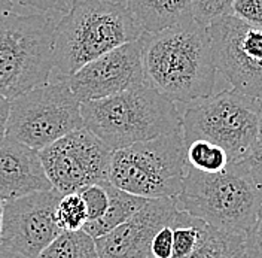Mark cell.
<instances>
[{
    "mask_svg": "<svg viewBox=\"0 0 262 258\" xmlns=\"http://www.w3.org/2000/svg\"><path fill=\"white\" fill-rule=\"evenodd\" d=\"M146 82L178 103L212 94L216 82L209 26L196 19L140 37Z\"/></svg>",
    "mask_w": 262,
    "mask_h": 258,
    "instance_id": "cell-1",
    "label": "cell"
},
{
    "mask_svg": "<svg viewBox=\"0 0 262 258\" xmlns=\"http://www.w3.org/2000/svg\"><path fill=\"white\" fill-rule=\"evenodd\" d=\"M124 0H76L57 23L52 81H66L85 65L142 37Z\"/></svg>",
    "mask_w": 262,
    "mask_h": 258,
    "instance_id": "cell-2",
    "label": "cell"
},
{
    "mask_svg": "<svg viewBox=\"0 0 262 258\" xmlns=\"http://www.w3.org/2000/svg\"><path fill=\"white\" fill-rule=\"evenodd\" d=\"M81 112L85 127L112 151L182 129L174 102L147 82L115 96L81 102Z\"/></svg>",
    "mask_w": 262,
    "mask_h": 258,
    "instance_id": "cell-3",
    "label": "cell"
},
{
    "mask_svg": "<svg viewBox=\"0 0 262 258\" xmlns=\"http://www.w3.org/2000/svg\"><path fill=\"white\" fill-rule=\"evenodd\" d=\"M174 202L180 210L217 230L246 234L256 221L262 193L240 162L229 164L219 173H204L189 167L185 187Z\"/></svg>",
    "mask_w": 262,
    "mask_h": 258,
    "instance_id": "cell-4",
    "label": "cell"
},
{
    "mask_svg": "<svg viewBox=\"0 0 262 258\" xmlns=\"http://www.w3.org/2000/svg\"><path fill=\"white\" fill-rule=\"evenodd\" d=\"M54 14H0V96L15 98L51 81Z\"/></svg>",
    "mask_w": 262,
    "mask_h": 258,
    "instance_id": "cell-5",
    "label": "cell"
},
{
    "mask_svg": "<svg viewBox=\"0 0 262 258\" xmlns=\"http://www.w3.org/2000/svg\"><path fill=\"white\" fill-rule=\"evenodd\" d=\"M189 164L182 129L112 151L109 182L143 199L178 197Z\"/></svg>",
    "mask_w": 262,
    "mask_h": 258,
    "instance_id": "cell-6",
    "label": "cell"
},
{
    "mask_svg": "<svg viewBox=\"0 0 262 258\" xmlns=\"http://www.w3.org/2000/svg\"><path fill=\"white\" fill-rule=\"evenodd\" d=\"M185 144L206 139L222 146L231 164L245 160L261 133L259 100L229 88L186 105L182 115Z\"/></svg>",
    "mask_w": 262,
    "mask_h": 258,
    "instance_id": "cell-7",
    "label": "cell"
},
{
    "mask_svg": "<svg viewBox=\"0 0 262 258\" xmlns=\"http://www.w3.org/2000/svg\"><path fill=\"white\" fill-rule=\"evenodd\" d=\"M83 127L81 100L67 81H51L11 100L6 136L40 151Z\"/></svg>",
    "mask_w": 262,
    "mask_h": 258,
    "instance_id": "cell-8",
    "label": "cell"
},
{
    "mask_svg": "<svg viewBox=\"0 0 262 258\" xmlns=\"http://www.w3.org/2000/svg\"><path fill=\"white\" fill-rule=\"evenodd\" d=\"M213 62L231 88L255 100L262 98V30L232 14L209 24Z\"/></svg>",
    "mask_w": 262,
    "mask_h": 258,
    "instance_id": "cell-9",
    "label": "cell"
},
{
    "mask_svg": "<svg viewBox=\"0 0 262 258\" xmlns=\"http://www.w3.org/2000/svg\"><path fill=\"white\" fill-rule=\"evenodd\" d=\"M52 187L61 194L109 181L112 149L86 127L75 130L39 151Z\"/></svg>",
    "mask_w": 262,
    "mask_h": 258,
    "instance_id": "cell-10",
    "label": "cell"
},
{
    "mask_svg": "<svg viewBox=\"0 0 262 258\" xmlns=\"http://www.w3.org/2000/svg\"><path fill=\"white\" fill-rule=\"evenodd\" d=\"M63 194L55 188L5 202L2 245L26 258H36L63 230L55 221V208Z\"/></svg>",
    "mask_w": 262,
    "mask_h": 258,
    "instance_id": "cell-11",
    "label": "cell"
},
{
    "mask_svg": "<svg viewBox=\"0 0 262 258\" xmlns=\"http://www.w3.org/2000/svg\"><path fill=\"white\" fill-rule=\"evenodd\" d=\"M66 81L81 102L115 96L145 84L140 39L103 54Z\"/></svg>",
    "mask_w": 262,
    "mask_h": 258,
    "instance_id": "cell-12",
    "label": "cell"
},
{
    "mask_svg": "<svg viewBox=\"0 0 262 258\" xmlns=\"http://www.w3.org/2000/svg\"><path fill=\"white\" fill-rule=\"evenodd\" d=\"M179 210L171 197L149 199L124 224L94 239L98 258H149L155 234L173 226Z\"/></svg>",
    "mask_w": 262,
    "mask_h": 258,
    "instance_id": "cell-13",
    "label": "cell"
},
{
    "mask_svg": "<svg viewBox=\"0 0 262 258\" xmlns=\"http://www.w3.org/2000/svg\"><path fill=\"white\" fill-rule=\"evenodd\" d=\"M51 188L39 151L5 136L0 141V199L9 202Z\"/></svg>",
    "mask_w": 262,
    "mask_h": 258,
    "instance_id": "cell-14",
    "label": "cell"
},
{
    "mask_svg": "<svg viewBox=\"0 0 262 258\" xmlns=\"http://www.w3.org/2000/svg\"><path fill=\"white\" fill-rule=\"evenodd\" d=\"M146 33H158L194 21L192 0H124Z\"/></svg>",
    "mask_w": 262,
    "mask_h": 258,
    "instance_id": "cell-15",
    "label": "cell"
},
{
    "mask_svg": "<svg viewBox=\"0 0 262 258\" xmlns=\"http://www.w3.org/2000/svg\"><path fill=\"white\" fill-rule=\"evenodd\" d=\"M106 188L109 193V208L106 210V213L96 221H88L83 227V231H86L94 239L124 224L137 210L142 209L149 200V199L127 193L112 185L109 181L106 182Z\"/></svg>",
    "mask_w": 262,
    "mask_h": 258,
    "instance_id": "cell-16",
    "label": "cell"
},
{
    "mask_svg": "<svg viewBox=\"0 0 262 258\" xmlns=\"http://www.w3.org/2000/svg\"><path fill=\"white\" fill-rule=\"evenodd\" d=\"M246 234L210 226L204 241L188 258H245Z\"/></svg>",
    "mask_w": 262,
    "mask_h": 258,
    "instance_id": "cell-17",
    "label": "cell"
},
{
    "mask_svg": "<svg viewBox=\"0 0 262 258\" xmlns=\"http://www.w3.org/2000/svg\"><path fill=\"white\" fill-rule=\"evenodd\" d=\"M210 226L194 215L179 210L173 224V258H188L204 241Z\"/></svg>",
    "mask_w": 262,
    "mask_h": 258,
    "instance_id": "cell-18",
    "label": "cell"
},
{
    "mask_svg": "<svg viewBox=\"0 0 262 258\" xmlns=\"http://www.w3.org/2000/svg\"><path fill=\"white\" fill-rule=\"evenodd\" d=\"M36 258H98L96 241L86 231H63Z\"/></svg>",
    "mask_w": 262,
    "mask_h": 258,
    "instance_id": "cell-19",
    "label": "cell"
},
{
    "mask_svg": "<svg viewBox=\"0 0 262 258\" xmlns=\"http://www.w3.org/2000/svg\"><path fill=\"white\" fill-rule=\"evenodd\" d=\"M186 160L189 167L204 173L224 172L231 164L228 152L206 139H196L186 145Z\"/></svg>",
    "mask_w": 262,
    "mask_h": 258,
    "instance_id": "cell-20",
    "label": "cell"
},
{
    "mask_svg": "<svg viewBox=\"0 0 262 258\" xmlns=\"http://www.w3.org/2000/svg\"><path fill=\"white\" fill-rule=\"evenodd\" d=\"M55 221L63 231L83 230L88 223V210L81 194L67 193L61 195L55 208Z\"/></svg>",
    "mask_w": 262,
    "mask_h": 258,
    "instance_id": "cell-21",
    "label": "cell"
},
{
    "mask_svg": "<svg viewBox=\"0 0 262 258\" xmlns=\"http://www.w3.org/2000/svg\"><path fill=\"white\" fill-rule=\"evenodd\" d=\"M106 182L88 185L79 191L86 205L88 221H96L101 218L109 208V193L106 188Z\"/></svg>",
    "mask_w": 262,
    "mask_h": 258,
    "instance_id": "cell-22",
    "label": "cell"
},
{
    "mask_svg": "<svg viewBox=\"0 0 262 258\" xmlns=\"http://www.w3.org/2000/svg\"><path fill=\"white\" fill-rule=\"evenodd\" d=\"M234 0H192L194 18L198 23L209 26L213 19L231 14Z\"/></svg>",
    "mask_w": 262,
    "mask_h": 258,
    "instance_id": "cell-23",
    "label": "cell"
},
{
    "mask_svg": "<svg viewBox=\"0 0 262 258\" xmlns=\"http://www.w3.org/2000/svg\"><path fill=\"white\" fill-rule=\"evenodd\" d=\"M231 14L262 30V0H234Z\"/></svg>",
    "mask_w": 262,
    "mask_h": 258,
    "instance_id": "cell-24",
    "label": "cell"
},
{
    "mask_svg": "<svg viewBox=\"0 0 262 258\" xmlns=\"http://www.w3.org/2000/svg\"><path fill=\"white\" fill-rule=\"evenodd\" d=\"M14 3L19 6H26V8H32L37 12H43V14H67L73 3L76 0H12Z\"/></svg>",
    "mask_w": 262,
    "mask_h": 258,
    "instance_id": "cell-25",
    "label": "cell"
},
{
    "mask_svg": "<svg viewBox=\"0 0 262 258\" xmlns=\"http://www.w3.org/2000/svg\"><path fill=\"white\" fill-rule=\"evenodd\" d=\"M242 163L245 164L250 177L253 179V182L262 193V131L252 146V149L249 151L247 157Z\"/></svg>",
    "mask_w": 262,
    "mask_h": 258,
    "instance_id": "cell-26",
    "label": "cell"
},
{
    "mask_svg": "<svg viewBox=\"0 0 262 258\" xmlns=\"http://www.w3.org/2000/svg\"><path fill=\"white\" fill-rule=\"evenodd\" d=\"M173 226L163 227L154 237L150 245L152 258H173Z\"/></svg>",
    "mask_w": 262,
    "mask_h": 258,
    "instance_id": "cell-27",
    "label": "cell"
},
{
    "mask_svg": "<svg viewBox=\"0 0 262 258\" xmlns=\"http://www.w3.org/2000/svg\"><path fill=\"white\" fill-rule=\"evenodd\" d=\"M245 258H262V206L256 221L246 233V257Z\"/></svg>",
    "mask_w": 262,
    "mask_h": 258,
    "instance_id": "cell-28",
    "label": "cell"
},
{
    "mask_svg": "<svg viewBox=\"0 0 262 258\" xmlns=\"http://www.w3.org/2000/svg\"><path fill=\"white\" fill-rule=\"evenodd\" d=\"M9 113H11V100L0 96V141L6 136Z\"/></svg>",
    "mask_w": 262,
    "mask_h": 258,
    "instance_id": "cell-29",
    "label": "cell"
},
{
    "mask_svg": "<svg viewBox=\"0 0 262 258\" xmlns=\"http://www.w3.org/2000/svg\"><path fill=\"white\" fill-rule=\"evenodd\" d=\"M0 258H26L24 255H21L19 252H16L14 249L5 246L0 243Z\"/></svg>",
    "mask_w": 262,
    "mask_h": 258,
    "instance_id": "cell-30",
    "label": "cell"
},
{
    "mask_svg": "<svg viewBox=\"0 0 262 258\" xmlns=\"http://www.w3.org/2000/svg\"><path fill=\"white\" fill-rule=\"evenodd\" d=\"M14 9V2L12 0H0V14L11 12Z\"/></svg>",
    "mask_w": 262,
    "mask_h": 258,
    "instance_id": "cell-31",
    "label": "cell"
},
{
    "mask_svg": "<svg viewBox=\"0 0 262 258\" xmlns=\"http://www.w3.org/2000/svg\"><path fill=\"white\" fill-rule=\"evenodd\" d=\"M3 205L5 202L0 199V243H2V227H3Z\"/></svg>",
    "mask_w": 262,
    "mask_h": 258,
    "instance_id": "cell-32",
    "label": "cell"
},
{
    "mask_svg": "<svg viewBox=\"0 0 262 258\" xmlns=\"http://www.w3.org/2000/svg\"><path fill=\"white\" fill-rule=\"evenodd\" d=\"M259 123H261V131H262V98L259 100Z\"/></svg>",
    "mask_w": 262,
    "mask_h": 258,
    "instance_id": "cell-33",
    "label": "cell"
},
{
    "mask_svg": "<svg viewBox=\"0 0 262 258\" xmlns=\"http://www.w3.org/2000/svg\"><path fill=\"white\" fill-rule=\"evenodd\" d=\"M149 258H152V257H149Z\"/></svg>",
    "mask_w": 262,
    "mask_h": 258,
    "instance_id": "cell-34",
    "label": "cell"
}]
</instances>
